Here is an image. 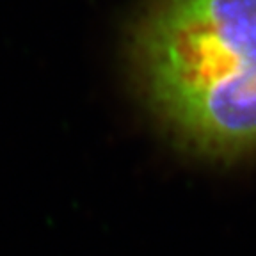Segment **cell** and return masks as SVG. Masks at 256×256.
Here are the masks:
<instances>
[{
    "mask_svg": "<svg viewBox=\"0 0 256 256\" xmlns=\"http://www.w3.org/2000/svg\"><path fill=\"white\" fill-rule=\"evenodd\" d=\"M134 60L148 102L187 146L256 150V0H153Z\"/></svg>",
    "mask_w": 256,
    "mask_h": 256,
    "instance_id": "1",
    "label": "cell"
}]
</instances>
